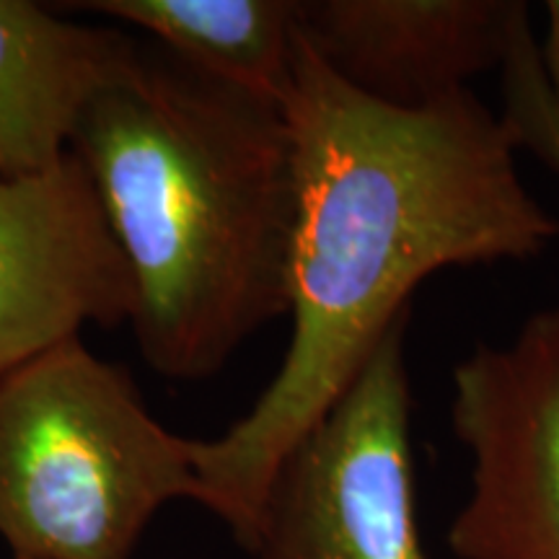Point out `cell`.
Wrapping results in <instances>:
<instances>
[{"instance_id": "cell-1", "label": "cell", "mask_w": 559, "mask_h": 559, "mask_svg": "<svg viewBox=\"0 0 559 559\" xmlns=\"http://www.w3.org/2000/svg\"><path fill=\"white\" fill-rule=\"evenodd\" d=\"M293 140L290 342L260 400L192 440L202 508L247 551L277 466L353 386L438 270L528 262L559 218L528 190L519 148L472 88L419 109L379 104L300 34L283 102Z\"/></svg>"}, {"instance_id": "cell-2", "label": "cell", "mask_w": 559, "mask_h": 559, "mask_svg": "<svg viewBox=\"0 0 559 559\" xmlns=\"http://www.w3.org/2000/svg\"><path fill=\"white\" fill-rule=\"evenodd\" d=\"M70 153L128 262L145 366L205 381L288 313L293 140L283 104L135 37Z\"/></svg>"}, {"instance_id": "cell-3", "label": "cell", "mask_w": 559, "mask_h": 559, "mask_svg": "<svg viewBox=\"0 0 559 559\" xmlns=\"http://www.w3.org/2000/svg\"><path fill=\"white\" fill-rule=\"evenodd\" d=\"M174 500L202 506L192 440L130 370L66 340L0 376V539L13 559H132Z\"/></svg>"}, {"instance_id": "cell-4", "label": "cell", "mask_w": 559, "mask_h": 559, "mask_svg": "<svg viewBox=\"0 0 559 559\" xmlns=\"http://www.w3.org/2000/svg\"><path fill=\"white\" fill-rule=\"evenodd\" d=\"M409 313L379 342L330 415L277 466L251 559H428L419 534Z\"/></svg>"}, {"instance_id": "cell-5", "label": "cell", "mask_w": 559, "mask_h": 559, "mask_svg": "<svg viewBox=\"0 0 559 559\" xmlns=\"http://www.w3.org/2000/svg\"><path fill=\"white\" fill-rule=\"evenodd\" d=\"M451 430L469 495L445 544L456 559H559V304L453 368Z\"/></svg>"}, {"instance_id": "cell-6", "label": "cell", "mask_w": 559, "mask_h": 559, "mask_svg": "<svg viewBox=\"0 0 559 559\" xmlns=\"http://www.w3.org/2000/svg\"><path fill=\"white\" fill-rule=\"evenodd\" d=\"M135 288L81 160L0 171V376L88 324H130Z\"/></svg>"}, {"instance_id": "cell-7", "label": "cell", "mask_w": 559, "mask_h": 559, "mask_svg": "<svg viewBox=\"0 0 559 559\" xmlns=\"http://www.w3.org/2000/svg\"><path fill=\"white\" fill-rule=\"evenodd\" d=\"M526 11L515 0H300V34L362 96L419 109L500 68Z\"/></svg>"}, {"instance_id": "cell-8", "label": "cell", "mask_w": 559, "mask_h": 559, "mask_svg": "<svg viewBox=\"0 0 559 559\" xmlns=\"http://www.w3.org/2000/svg\"><path fill=\"white\" fill-rule=\"evenodd\" d=\"M135 34L75 24L52 5L0 0V171L52 169Z\"/></svg>"}, {"instance_id": "cell-9", "label": "cell", "mask_w": 559, "mask_h": 559, "mask_svg": "<svg viewBox=\"0 0 559 559\" xmlns=\"http://www.w3.org/2000/svg\"><path fill=\"white\" fill-rule=\"evenodd\" d=\"M60 13H99L174 58L283 104L296 81L300 0H83Z\"/></svg>"}, {"instance_id": "cell-10", "label": "cell", "mask_w": 559, "mask_h": 559, "mask_svg": "<svg viewBox=\"0 0 559 559\" xmlns=\"http://www.w3.org/2000/svg\"><path fill=\"white\" fill-rule=\"evenodd\" d=\"M502 73V122L515 148H526L559 174V107L544 81L539 39L531 29L528 11L515 24Z\"/></svg>"}, {"instance_id": "cell-11", "label": "cell", "mask_w": 559, "mask_h": 559, "mask_svg": "<svg viewBox=\"0 0 559 559\" xmlns=\"http://www.w3.org/2000/svg\"><path fill=\"white\" fill-rule=\"evenodd\" d=\"M544 9H547V37L539 45V58L544 81H547L551 99L559 107V0H549Z\"/></svg>"}]
</instances>
